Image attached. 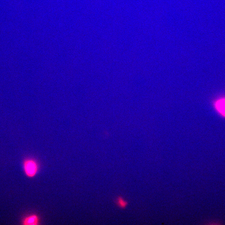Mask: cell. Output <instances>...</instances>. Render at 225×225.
Returning <instances> with one entry per match:
<instances>
[{"label":"cell","mask_w":225,"mask_h":225,"mask_svg":"<svg viewBox=\"0 0 225 225\" xmlns=\"http://www.w3.org/2000/svg\"><path fill=\"white\" fill-rule=\"evenodd\" d=\"M23 168L26 175L29 178L34 177L38 170L37 162L32 158L27 159L24 161Z\"/></svg>","instance_id":"cell-1"},{"label":"cell","mask_w":225,"mask_h":225,"mask_svg":"<svg viewBox=\"0 0 225 225\" xmlns=\"http://www.w3.org/2000/svg\"><path fill=\"white\" fill-rule=\"evenodd\" d=\"M215 110L220 116L225 118V98L219 99L213 103Z\"/></svg>","instance_id":"cell-2"},{"label":"cell","mask_w":225,"mask_h":225,"mask_svg":"<svg viewBox=\"0 0 225 225\" xmlns=\"http://www.w3.org/2000/svg\"><path fill=\"white\" fill-rule=\"evenodd\" d=\"M24 225H37L39 224V218L38 216L35 214L27 216L22 221Z\"/></svg>","instance_id":"cell-3"},{"label":"cell","mask_w":225,"mask_h":225,"mask_svg":"<svg viewBox=\"0 0 225 225\" xmlns=\"http://www.w3.org/2000/svg\"><path fill=\"white\" fill-rule=\"evenodd\" d=\"M114 202L117 205L122 208H125L128 204V202L124 201L123 198L120 196L115 199Z\"/></svg>","instance_id":"cell-4"}]
</instances>
